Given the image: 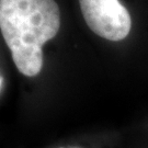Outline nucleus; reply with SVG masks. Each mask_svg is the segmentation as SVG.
<instances>
[{"label": "nucleus", "instance_id": "f257e3e1", "mask_svg": "<svg viewBox=\"0 0 148 148\" xmlns=\"http://www.w3.org/2000/svg\"><path fill=\"white\" fill-rule=\"evenodd\" d=\"M60 12L55 0H0V31L18 70L40 74L43 45L56 36Z\"/></svg>", "mask_w": 148, "mask_h": 148}, {"label": "nucleus", "instance_id": "f03ea898", "mask_svg": "<svg viewBox=\"0 0 148 148\" xmlns=\"http://www.w3.org/2000/svg\"><path fill=\"white\" fill-rule=\"evenodd\" d=\"M87 25L109 41H122L130 34L132 19L119 0H79Z\"/></svg>", "mask_w": 148, "mask_h": 148}, {"label": "nucleus", "instance_id": "7ed1b4c3", "mask_svg": "<svg viewBox=\"0 0 148 148\" xmlns=\"http://www.w3.org/2000/svg\"><path fill=\"white\" fill-rule=\"evenodd\" d=\"M0 86H1V78H0Z\"/></svg>", "mask_w": 148, "mask_h": 148}]
</instances>
